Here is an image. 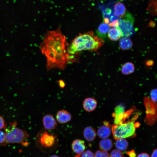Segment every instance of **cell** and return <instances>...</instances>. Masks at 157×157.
<instances>
[{"label":"cell","instance_id":"1","mask_svg":"<svg viewBox=\"0 0 157 157\" xmlns=\"http://www.w3.org/2000/svg\"><path fill=\"white\" fill-rule=\"evenodd\" d=\"M68 45L60 27L55 31H48L41 47L42 53L47 58L48 71L53 68L64 70L69 63L76 62V55L67 53L66 47Z\"/></svg>","mask_w":157,"mask_h":157},{"label":"cell","instance_id":"2","mask_svg":"<svg viewBox=\"0 0 157 157\" xmlns=\"http://www.w3.org/2000/svg\"><path fill=\"white\" fill-rule=\"evenodd\" d=\"M104 43L102 39L94 35L93 31H90L83 34L80 33L68 45L67 51L68 54L71 55H77L83 50L96 51Z\"/></svg>","mask_w":157,"mask_h":157},{"label":"cell","instance_id":"3","mask_svg":"<svg viewBox=\"0 0 157 157\" xmlns=\"http://www.w3.org/2000/svg\"><path fill=\"white\" fill-rule=\"evenodd\" d=\"M133 111V109H131L125 112L124 122L119 120L112 126L111 132L115 139L132 138L136 136V129L139 126V124L135 121L138 117L139 114H136L131 119L126 122L125 121L126 117Z\"/></svg>","mask_w":157,"mask_h":157},{"label":"cell","instance_id":"4","mask_svg":"<svg viewBox=\"0 0 157 157\" xmlns=\"http://www.w3.org/2000/svg\"><path fill=\"white\" fill-rule=\"evenodd\" d=\"M36 144L43 152H51L58 146V136L48 130L42 129L38 133L36 137Z\"/></svg>","mask_w":157,"mask_h":157},{"label":"cell","instance_id":"5","mask_svg":"<svg viewBox=\"0 0 157 157\" xmlns=\"http://www.w3.org/2000/svg\"><path fill=\"white\" fill-rule=\"evenodd\" d=\"M10 128L6 125L4 128L6 134V141L3 146L9 143H17L22 144L24 141L29 136V135L26 131L17 127L16 121L9 123Z\"/></svg>","mask_w":157,"mask_h":157},{"label":"cell","instance_id":"6","mask_svg":"<svg viewBox=\"0 0 157 157\" xmlns=\"http://www.w3.org/2000/svg\"><path fill=\"white\" fill-rule=\"evenodd\" d=\"M144 101L146 110L144 122L146 124L151 125L156 120L157 101L153 100L147 97L144 98Z\"/></svg>","mask_w":157,"mask_h":157},{"label":"cell","instance_id":"7","mask_svg":"<svg viewBox=\"0 0 157 157\" xmlns=\"http://www.w3.org/2000/svg\"><path fill=\"white\" fill-rule=\"evenodd\" d=\"M118 27L123 34V36L128 37L133 33L134 18L131 15L126 13L122 17L119 18Z\"/></svg>","mask_w":157,"mask_h":157},{"label":"cell","instance_id":"8","mask_svg":"<svg viewBox=\"0 0 157 157\" xmlns=\"http://www.w3.org/2000/svg\"><path fill=\"white\" fill-rule=\"evenodd\" d=\"M42 122L44 129L48 131L54 129L57 125L56 120L53 116L50 114L44 115Z\"/></svg>","mask_w":157,"mask_h":157},{"label":"cell","instance_id":"9","mask_svg":"<svg viewBox=\"0 0 157 157\" xmlns=\"http://www.w3.org/2000/svg\"><path fill=\"white\" fill-rule=\"evenodd\" d=\"M111 128L107 121L104 122V124L100 126L97 131L98 136L100 138L104 139L108 138L111 132Z\"/></svg>","mask_w":157,"mask_h":157},{"label":"cell","instance_id":"10","mask_svg":"<svg viewBox=\"0 0 157 157\" xmlns=\"http://www.w3.org/2000/svg\"><path fill=\"white\" fill-rule=\"evenodd\" d=\"M57 121L60 123L64 124L70 121L72 119L71 114L66 110L63 109L59 110L56 115Z\"/></svg>","mask_w":157,"mask_h":157},{"label":"cell","instance_id":"11","mask_svg":"<svg viewBox=\"0 0 157 157\" xmlns=\"http://www.w3.org/2000/svg\"><path fill=\"white\" fill-rule=\"evenodd\" d=\"M97 105V102L94 99L91 97L86 98L83 102V109L87 112H90L94 110Z\"/></svg>","mask_w":157,"mask_h":157},{"label":"cell","instance_id":"12","mask_svg":"<svg viewBox=\"0 0 157 157\" xmlns=\"http://www.w3.org/2000/svg\"><path fill=\"white\" fill-rule=\"evenodd\" d=\"M72 148L73 151L77 154H81L85 148L84 141L81 139H77L74 140L72 144Z\"/></svg>","mask_w":157,"mask_h":157},{"label":"cell","instance_id":"13","mask_svg":"<svg viewBox=\"0 0 157 157\" xmlns=\"http://www.w3.org/2000/svg\"><path fill=\"white\" fill-rule=\"evenodd\" d=\"M114 15L119 18L123 17L126 13V9L123 4L120 2L116 3L113 9Z\"/></svg>","mask_w":157,"mask_h":157},{"label":"cell","instance_id":"14","mask_svg":"<svg viewBox=\"0 0 157 157\" xmlns=\"http://www.w3.org/2000/svg\"><path fill=\"white\" fill-rule=\"evenodd\" d=\"M97 133L95 130L91 126H87L83 130V135L84 138L88 142H92L95 138Z\"/></svg>","mask_w":157,"mask_h":157},{"label":"cell","instance_id":"15","mask_svg":"<svg viewBox=\"0 0 157 157\" xmlns=\"http://www.w3.org/2000/svg\"><path fill=\"white\" fill-rule=\"evenodd\" d=\"M108 36L111 40L117 41L121 37H123V34L118 27L110 29L108 33Z\"/></svg>","mask_w":157,"mask_h":157},{"label":"cell","instance_id":"16","mask_svg":"<svg viewBox=\"0 0 157 157\" xmlns=\"http://www.w3.org/2000/svg\"><path fill=\"white\" fill-rule=\"evenodd\" d=\"M110 29V26L108 24L104 22L101 23L96 31L98 36L102 39L105 38Z\"/></svg>","mask_w":157,"mask_h":157},{"label":"cell","instance_id":"17","mask_svg":"<svg viewBox=\"0 0 157 157\" xmlns=\"http://www.w3.org/2000/svg\"><path fill=\"white\" fill-rule=\"evenodd\" d=\"M113 143L111 139L108 138L102 139L99 142V147L101 150L108 151L112 147Z\"/></svg>","mask_w":157,"mask_h":157},{"label":"cell","instance_id":"18","mask_svg":"<svg viewBox=\"0 0 157 157\" xmlns=\"http://www.w3.org/2000/svg\"><path fill=\"white\" fill-rule=\"evenodd\" d=\"M128 142L125 138L116 139L115 142L116 147L121 151L126 150L128 148Z\"/></svg>","mask_w":157,"mask_h":157},{"label":"cell","instance_id":"19","mask_svg":"<svg viewBox=\"0 0 157 157\" xmlns=\"http://www.w3.org/2000/svg\"><path fill=\"white\" fill-rule=\"evenodd\" d=\"M119 44L122 49L126 50L131 48L133 44L129 38L125 37L120 39Z\"/></svg>","mask_w":157,"mask_h":157},{"label":"cell","instance_id":"20","mask_svg":"<svg viewBox=\"0 0 157 157\" xmlns=\"http://www.w3.org/2000/svg\"><path fill=\"white\" fill-rule=\"evenodd\" d=\"M134 71V67L131 63L128 62L125 63L122 68V72L124 74L127 75L133 72Z\"/></svg>","mask_w":157,"mask_h":157},{"label":"cell","instance_id":"21","mask_svg":"<svg viewBox=\"0 0 157 157\" xmlns=\"http://www.w3.org/2000/svg\"><path fill=\"white\" fill-rule=\"evenodd\" d=\"M156 0H150L148 8V10L149 13L153 15L156 14Z\"/></svg>","mask_w":157,"mask_h":157},{"label":"cell","instance_id":"22","mask_svg":"<svg viewBox=\"0 0 157 157\" xmlns=\"http://www.w3.org/2000/svg\"><path fill=\"white\" fill-rule=\"evenodd\" d=\"M94 156V157H110V155L107 151L98 150L96 151Z\"/></svg>","mask_w":157,"mask_h":157},{"label":"cell","instance_id":"23","mask_svg":"<svg viewBox=\"0 0 157 157\" xmlns=\"http://www.w3.org/2000/svg\"><path fill=\"white\" fill-rule=\"evenodd\" d=\"M110 157H124V155L121 151L115 149L111 151Z\"/></svg>","mask_w":157,"mask_h":157},{"label":"cell","instance_id":"24","mask_svg":"<svg viewBox=\"0 0 157 157\" xmlns=\"http://www.w3.org/2000/svg\"><path fill=\"white\" fill-rule=\"evenodd\" d=\"M80 157H94V156L92 151L90 150H87L80 154Z\"/></svg>","mask_w":157,"mask_h":157},{"label":"cell","instance_id":"25","mask_svg":"<svg viewBox=\"0 0 157 157\" xmlns=\"http://www.w3.org/2000/svg\"><path fill=\"white\" fill-rule=\"evenodd\" d=\"M6 136L5 132L0 130V144L3 146L6 141Z\"/></svg>","mask_w":157,"mask_h":157},{"label":"cell","instance_id":"26","mask_svg":"<svg viewBox=\"0 0 157 157\" xmlns=\"http://www.w3.org/2000/svg\"><path fill=\"white\" fill-rule=\"evenodd\" d=\"M6 125L4 119L0 115V130L4 128Z\"/></svg>","mask_w":157,"mask_h":157},{"label":"cell","instance_id":"27","mask_svg":"<svg viewBox=\"0 0 157 157\" xmlns=\"http://www.w3.org/2000/svg\"><path fill=\"white\" fill-rule=\"evenodd\" d=\"M127 154L129 157H136V154L134 149H132L126 152Z\"/></svg>","mask_w":157,"mask_h":157},{"label":"cell","instance_id":"28","mask_svg":"<svg viewBox=\"0 0 157 157\" xmlns=\"http://www.w3.org/2000/svg\"><path fill=\"white\" fill-rule=\"evenodd\" d=\"M137 157H150L149 155L145 153H141L138 155Z\"/></svg>","mask_w":157,"mask_h":157},{"label":"cell","instance_id":"29","mask_svg":"<svg viewBox=\"0 0 157 157\" xmlns=\"http://www.w3.org/2000/svg\"><path fill=\"white\" fill-rule=\"evenodd\" d=\"M59 86L62 88H64L65 86V83L62 80H60L58 81Z\"/></svg>","mask_w":157,"mask_h":157},{"label":"cell","instance_id":"30","mask_svg":"<svg viewBox=\"0 0 157 157\" xmlns=\"http://www.w3.org/2000/svg\"><path fill=\"white\" fill-rule=\"evenodd\" d=\"M157 149H154L152 152L151 157H157Z\"/></svg>","mask_w":157,"mask_h":157},{"label":"cell","instance_id":"31","mask_svg":"<svg viewBox=\"0 0 157 157\" xmlns=\"http://www.w3.org/2000/svg\"><path fill=\"white\" fill-rule=\"evenodd\" d=\"M146 64L148 66H150L152 65L154 63V62L152 60H149L147 61L146 62Z\"/></svg>","mask_w":157,"mask_h":157},{"label":"cell","instance_id":"32","mask_svg":"<svg viewBox=\"0 0 157 157\" xmlns=\"http://www.w3.org/2000/svg\"><path fill=\"white\" fill-rule=\"evenodd\" d=\"M49 157H60L56 155H51Z\"/></svg>","mask_w":157,"mask_h":157},{"label":"cell","instance_id":"33","mask_svg":"<svg viewBox=\"0 0 157 157\" xmlns=\"http://www.w3.org/2000/svg\"><path fill=\"white\" fill-rule=\"evenodd\" d=\"M80 154H77L74 157H80Z\"/></svg>","mask_w":157,"mask_h":157}]
</instances>
